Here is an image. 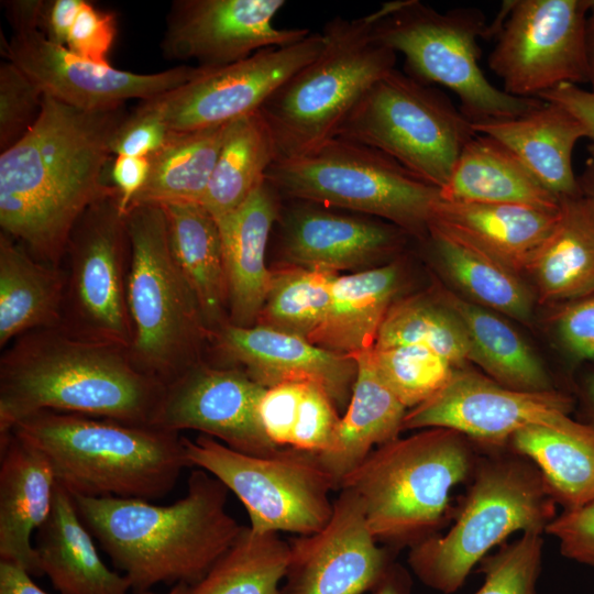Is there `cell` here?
Wrapping results in <instances>:
<instances>
[{
	"label": "cell",
	"instance_id": "cell-1",
	"mask_svg": "<svg viewBox=\"0 0 594 594\" xmlns=\"http://www.w3.org/2000/svg\"><path fill=\"white\" fill-rule=\"evenodd\" d=\"M128 114L125 103L84 110L44 96L34 125L0 154L1 232L62 267L79 218L118 193L109 180L112 142Z\"/></svg>",
	"mask_w": 594,
	"mask_h": 594
},
{
	"label": "cell",
	"instance_id": "cell-2",
	"mask_svg": "<svg viewBox=\"0 0 594 594\" xmlns=\"http://www.w3.org/2000/svg\"><path fill=\"white\" fill-rule=\"evenodd\" d=\"M164 392L125 348L62 327L32 330L1 354L0 433L46 410L154 426Z\"/></svg>",
	"mask_w": 594,
	"mask_h": 594
},
{
	"label": "cell",
	"instance_id": "cell-3",
	"mask_svg": "<svg viewBox=\"0 0 594 594\" xmlns=\"http://www.w3.org/2000/svg\"><path fill=\"white\" fill-rule=\"evenodd\" d=\"M229 490L201 469L170 505L73 495L76 509L135 594L157 584L194 585L232 548L245 526L227 512Z\"/></svg>",
	"mask_w": 594,
	"mask_h": 594
},
{
	"label": "cell",
	"instance_id": "cell-4",
	"mask_svg": "<svg viewBox=\"0 0 594 594\" xmlns=\"http://www.w3.org/2000/svg\"><path fill=\"white\" fill-rule=\"evenodd\" d=\"M11 431L45 455L72 495L158 499L190 468L183 436L155 426L46 410Z\"/></svg>",
	"mask_w": 594,
	"mask_h": 594
},
{
	"label": "cell",
	"instance_id": "cell-5",
	"mask_svg": "<svg viewBox=\"0 0 594 594\" xmlns=\"http://www.w3.org/2000/svg\"><path fill=\"white\" fill-rule=\"evenodd\" d=\"M475 464L465 436L427 428L375 448L340 490L358 495L377 541L413 547L433 536L448 515L451 491Z\"/></svg>",
	"mask_w": 594,
	"mask_h": 594
},
{
	"label": "cell",
	"instance_id": "cell-6",
	"mask_svg": "<svg viewBox=\"0 0 594 594\" xmlns=\"http://www.w3.org/2000/svg\"><path fill=\"white\" fill-rule=\"evenodd\" d=\"M372 23V13L329 20L320 53L260 108L276 162L306 156L336 138L363 95L395 69L397 54L373 37Z\"/></svg>",
	"mask_w": 594,
	"mask_h": 594
},
{
	"label": "cell",
	"instance_id": "cell-7",
	"mask_svg": "<svg viewBox=\"0 0 594 594\" xmlns=\"http://www.w3.org/2000/svg\"><path fill=\"white\" fill-rule=\"evenodd\" d=\"M127 224L128 353L140 372L167 386L201 361L210 332L172 252L163 206H131Z\"/></svg>",
	"mask_w": 594,
	"mask_h": 594
},
{
	"label": "cell",
	"instance_id": "cell-8",
	"mask_svg": "<svg viewBox=\"0 0 594 594\" xmlns=\"http://www.w3.org/2000/svg\"><path fill=\"white\" fill-rule=\"evenodd\" d=\"M473 482L455 520L443 536L410 547L408 564L428 587L457 592L473 566L516 531L544 532L557 516L549 486L538 468L519 455L476 461Z\"/></svg>",
	"mask_w": 594,
	"mask_h": 594
},
{
	"label": "cell",
	"instance_id": "cell-9",
	"mask_svg": "<svg viewBox=\"0 0 594 594\" xmlns=\"http://www.w3.org/2000/svg\"><path fill=\"white\" fill-rule=\"evenodd\" d=\"M372 15L373 37L405 57L408 75L454 92L472 123L512 119L541 105L539 98L514 97L485 77L477 40L485 37L487 24L479 9L439 12L418 0H396Z\"/></svg>",
	"mask_w": 594,
	"mask_h": 594
},
{
	"label": "cell",
	"instance_id": "cell-10",
	"mask_svg": "<svg viewBox=\"0 0 594 594\" xmlns=\"http://www.w3.org/2000/svg\"><path fill=\"white\" fill-rule=\"evenodd\" d=\"M266 180L284 199L305 200L386 220L425 238L440 189L386 154L336 136L312 153L275 162Z\"/></svg>",
	"mask_w": 594,
	"mask_h": 594
},
{
	"label": "cell",
	"instance_id": "cell-11",
	"mask_svg": "<svg viewBox=\"0 0 594 594\" xmlns=\"http://www.w3.org/2000/svg\"><path fill=\"white\" fill-rule=\"evenodd\" d=\"M475 134L447 96L395 68L363 95L337 136L375 148L442 189Z\"/></svg>",
	"mask_w": 594,
	"mask_h": 594
},
{
	"label": "cell",
	"instance_id": "cell-12",
	"mask_svg": "<svg viewBox=\"0 0 594 594\" xmlns=\"http://www.w3.org/2000/svg\"><path fill=\"white\" fill-rule=\"evenodd\" d=\"M183 442L190 468L205 470L235 494L253 531L306 536L329 522L330 492L337 488L317 453L284 447L270 455H251L206 435L183 437Z\"/></svg>",
	"mask_w": 594,
	"mask_h": 594
},
{
	"label": "cell",
	"instance_id": "cell-13",
	"mask_svg": "<svg viewBox=\"0 0 594 594\" xmlns=\"http://www.w3.org/2000/svg\"><path fill=\"white\" fill-rule=\"evenodd\" d=\"M61 327L84 339L129 350L132 329L127 304L130 240L118 193L91 205L66 246Z\"/></svg>",
	"mask_w": 594,
	"mask_h": 594
},
{
	"label": "cell",
	"instance_id": "cell-14",
	"mask_svg": "<svg viewBox=\"0 0 594 594\" xmlns=\"http://www.w3.org/2000/svg\"><path fill=\"white\" fill-rule=\"evenodd\" d=\"M587 12L582 0L509 1L487 59L503 90L539 98L562 84L588 81Z\"/></svg>",
	"mask_w": 594,
	"mask_h": 594
},
{
	"label": "cell",
	"instance_id": "cell-15",
	"mask_svg": "<svg viewBox=\"0 0 594 594\" xmlns=\"http://www.w3.org/2000/svg\"><path fill=\"white\" fill-rule=\"evenodd\" d=\"M323 46L320 33L283 47L258 51L219 68H204L194 79L150 99L172 132L227 125L257 112L292 75L312 61Z\"/></svg>",
	"mask_w": 594,
	"mask_h": 594
},
{
	"label": "cell",
	"instance_id": "cell-16",
	"mask_svg": "<svg viewBox=\"0 0 594 594\" xmlns=\"http://www.w3.org/2000/svg\"><path fill=\"white\" fill-rule=\"evenodd\" d=\"M573 405L560 391H517L463 367L436 395L407 410L403 430L448 428L472 441L504 447L526 427L561 424Z\"/></svg>",
	"mask_w": 594,
	"mask_h": 594
},
{
	"label": "cell",
	"instance_id": "cell-17",
	"mask_svg": "<svg viewBox=\"0 0 594 594\" xmlns=\"http://www.w3.org/2000/svg\"><path fill=\"white\" fill-rule=\"evenodd\" d=\"M6 61L42 90L68 106L98 110L158 97L197 77L204 67L177 66L153 74L118 69L87 61L48 41L41 31L15 33L1 47Z\"/></svg>",
	"mask_w": 594,
	"mask_h": 594
},
{
	"label": "cell",
	"instance_id": "cell-18",
	"mask_svg": "<svg viewBox=\"0 0 594 594\" xmlns=\"http://www.w3.org/2000/svg\"><path fill=\"white\" fill-rule=\"evenodd\" d=\"M358 495L341 488L329 522L319 531L292 538L280 594H364L394 564L377 544Z\"/></svg>",
	"mask_w": 594,
	"mask_h": 594
},
{
	"label": "cell",
	"instance_id": "cell-19",
	"mask_svg": "<svg viewBox=\"0 0 594 594\" xmlns=\"http://www.w3.org/2000/svg\"><path fill=\"white\" fill-rule=\"evenodd\" d=\"M265 391L240 367L201 360L165 386L154 426L178 433L200 431L235 451L270 455L279 447L267 438L258 418Z\"/></svg>",
	"mask_w": 594,
	"mask_h": 594
},
{
	"label": "cell",
	"instance_id": "cell-20",
	"mask_svg": "<svg viewBox=\"0 0 594 594\" xmlns=\"http://www.w3.org/2000/svg\"><path fill=\"white\" fill-rule=\"evenodd\" d=\"M284 0H177L170 6L161 48L168 59L219 68L254 53L295 44L310 31L283 29L274 19Z\"/></svg>",
	"mask_w": 594,
	"mask_h": 594
},
{
	"label": "cell",
	"instance_id": "cell-21",
	"mask_svg": "<svg viewBox=\"0 0 594 594\" xmlns=\"http://www.w3.org/2000/svg\"><path fill=\"white\" fill-rule=\"evenodd\" d=\"M282 205L279 250L288 265L337 274L366 267L395 253L406 233L360 213H342L319 204L290 199Z\"/></svg>",
	"mask_w": 594,
	"mask_h": 594
},
{
	"label": "cell",
	"instance_id": "cell-22",
	"mask_svg": "<svg viewBox=\"0 0 594 594\" xmlns=\"http://www.w3.org/2000/svg\"><path fill=\"white\" fill-rule=\"evenodd\" d=\"M210 340L229 366H241L260 385L312 383L330 396L340 413L346 410L358 374L354 355L331 352L262 326L226 323Z\"/></svg>",
	"mask_w": 594,
	"mask_h": 594
},
{
	"label": "cell",
	"instance_id": "cell-23",
	"mask_svg": "<svg viewBox=\"0 0 594 594\" xmlns=\"http://www.w3.org/2000/svg\"><path fill=\"white\" fill-rule=\"evenodd\" d=\"M45 455L13 431L0 433V560L42 576L31 538L47 519L56 486Z\"/></svg>",
	"mask_w": 594,
	"mask_h": 594
},
{
	"label": "cell",
	"instance_id": "cell-24",
	"mask_svg": "<svg viewBox=\"0 0 594 594\" xmlns=\"http://www.w3.org/2000/svg\"><path fill=\"white\" fill-rule=\"evenodd\" d=\"M282 196L265 180L237 210L218 222L228 287L229 323L253 327L264 305L271 273L265 263Z\"/></svg>",
	"mask_w": 594,
	"mask_h": 594
},
{
	"label": "cell",
	"instance_id": "cell-25",
	"mask_svg": "<svg viewBox=\"0 0 594 594\" xmlns=\"http://www.w3.org/2000/svg\"><path fill=\"white\" fill-rule=\"evenodd\" d=\"M558 218L559 209L441 198L428 229L464 242L521 274L552 232Z\"/></svg>",
	"mask_w": 594,
	"mask_h": 594
},
{
	"label": "cell",
	"instance_id": "cell-26",
	"mask_svg": "<svg viewBox=\"0 0 594 594\" xmlns=\"http://www.w3.org/2000/svg\"><path fill=\"white\" fill-rule=\"evenodd\" d=\"M92 538L73 495L57 482L51 513L35 532L42 574L61 594H129L130 581L103 563Z\"/></svg>",
	"mask_w": 594,
	"mask_h": 594
},
{
	"label": "cell",
	"instance_id": "cell-27",
	"mask_svg": "<svg viewBox=\"0 0 594 594\" xmlns=\"http://www.w3.org/2000/svg\"><path fill=\"white\" fill-rule=\"evenodd\" d=\"M473 130L508 147L559 199L582 193L572 167L576 142L587 138L583 125L561 106L543 101L512 119L472 123Z\"/></svg>",
	"mask_w": 594,
	"mask_h": 594
},
{
	"label": "cell",
	"instance_id": "cell-28",
	"mask_svg": "<svg viewBox=\"0 0 594 594\" xmlns=\"http://www.w3.org/2000/svg\"><path fill=\"white\" fill-rule=\"evenodd\" d=\"M372 349L354 355L358 374L350 403L329 448L317 453L337 491L375 448L399 438L408 410L376 371Z\"/></svg>",
	"mask_w": 594,
	"mask_h": 594
},
{
	"label": "cell",
	"instance_id": "cell-29",
	"mask_svg": "<svg viewBox=\"0 0 594 594\" xmlns=\"http://www.w3.org/2000/svg\"><path fill=\"white\" fill-rule=\"evenodd\" d=\"M525 273L541 304L561 305L594 294V198H560L559 218Z\"/></svg>",
	"mask_w": 594,
	"mask_h": 594
},
{
	"label": "cell",
	"instance_id": "cell-30",
	"mask_svg": "<svg viewBox=\"0 0 594 594\" xmlns=\"http://www.w3.org/2000/svg\"><path fill=\"white\" fill-rule=\"evenodd\" d=\"M397 262L337 275L326 318L311 338L314 344L356 355L374 348L382 322L402 287Z\"/></svg>",
	"mask_w": 594,
	"mask_h": 594
},
{
	"label": "cell",
	"instance_id": "cell-31",
	"mask_svg": "<svg viewBox=\"0 0 594 594\" xmlns=\"http://www.w3.org/2000/svg\"><path fill=\"white\" fill-rule=\"evenodd\" d=\"M440 195L449 201L560 207V199L508 147L480 133L463 147Z\"/></svg>",
	"mask_w": 594,
	"mask_h": 594
},
{
	"label": "cell",
	"instance_id": "cell-32",
	"mask_svg": "<svg viewBox=\"0 0 594 594\" xmlns=\"http://www.w3.org/2000/svg\"><path fill=\"white\" fill-rule=\"evenodd\" d=\"M162 206L172 252L211 336L229 323L228 287L218 222L199 202Z\"/></svg>",
	"mask_w": 594,
	"mask_h": 594
},
{
	"label": "cell",
	"instance_id": "cell-33",
	"mask_svg": "<svg viewBox=\"0 0 594 594\" xmlns=\"http://www.w3.org/2000/svg\"><path fill=\"white\" fill-rule=\"evenodd\" d=\"M65 272L0 234V348L36 329L61 327Z\"/></svg>",
	"mask_w": 594,
	"mask_h": 594
},
{
	"label": "cell",
	"instance_id": "cell-34",
	"mask_svg": "<svg viewBox=\"0 0 594 594\" xmlns=\"http://www.w3.org/2000/svg\"><path fill=\"white\" fill-rule=\"evenodd\" d=\"M531 461L564 510L594 501V428L568 417L556 426H530L508 444Z\"/></svg>",
	"mask_w": 594,
	"mask_h": 594
},
{
	"label": "cell",
	"instance_id": "cell-35",
	"mask_svg": "<svg viewBox=\"0 0 594 594\" xmlns=\"http://www.w3.org/2000/svg\"><path fill=\"white\" fill-rule=\"evenodd\" d=\"M435 294L457 315L468 336L472 363L506 387L524 392L554 389L534 349L503 318L455 293L437 288Z\"/></svg>",
	"mask_w": 594,
	"mask_h": 594
},
{
	"label": "cell",
	"instance_id": "cell-36",
	"mask_svg": "<svg viewBox=\"0 0 594 594\" xmlns=\"http://www.w3.org/2000/svg\"><path fill=\"white\" fill-rule=\"evenodd\" d=\"M424 239L439 267L466 299L522 323L531 321L535 294L519 273L436 229H428Z\"/></svg>",
	"mask_w": 594,
	"mask_h": 594
},
{
	"label": "cell",
	"instance_id": "cell-37",
	"mask_svg": "<svg viewBox=\"0 0 594 594\" xmlns=\"http://www.w3.org/2000/svg\"><path fill=\"white\" fill-rule=\"evenodd\" d=\"M272 134L254 112L229 123L201 205L219 219L241 207L276 162Z\"/></svg>",
	"mask_w": 594,
	"mask_h": 594
},
{
	"label": "cell",
	"instance_id": "cell-38",
	"mask_svg": "<svg viewBox=\"0 0 594 594\" xmlns=\"http://www.w3.org/2000/svg\"><path fill=\"white\" fill-rule=\"evenodd\" d=\"M228 125L189 132H172L166 144L150 157L151 167L147 180L131 206L169 202L200 204Z\"/></svg>",
	"mask_w": 594,
	"mask_h": 594
},
{
	"label": "cell",
	"instance_id": "cell-39",
	"mask_svg": "<svg viewBox=\"0 0 594 594\" xmlns=\"http://www.w3.org/2000/svg\"><path fill=\"white\" fill-rule=\"evenodd\" d=\"M419 344L455 369L472 362L471 346L457 315L435 293L396 299L380 328L374 348Z\"/></svg>",
	"mask_w": 594,
	"mask_h": 594
},
{
	"label": "cell",
	"instance_id": "cell-40",
	"mask_svg": "<svg viewBox=\"0 0 594 594\" xmlns=\"http://www.w3.org/2000/svg\"><path fill=\"white\" fill-rule=\"evenodd\" d=\"M289 542L245 526L232 548L187 594H280Z\"/></svg>",
	"mask_w": 594,
	"mask_h": 594
},
{
	"label": "cell",
	"instance_id": "cell-41",
	"mask_svg": "<svg viewBox=\"0 0 594 594\" xmlns=\"http://www.w3.org/2000/svg\"><path fill=\"white\" fill-rule=\"evenodd\" d=\"M337 275L288 264L272 271L255 326L310 341L326 318Z\"/></svg>",
	"mask_w": 594,
	"mask_h": 594
},
{
	"label": "cell",
	"instance_id": "cell-42",
	"mask_svg": "<svg viewBox=\"0 0 594 594\" xmlns=\"http://www.w3.org/2000/svg\"><path fill=\"white\" fill-rule=\"evenodd\" d=\"M371 355L382 380L408 410L436 395L457 370L447 359L419 344L373 348Z\"/></svg>",
	"mask_w": 594,
	"mask_h": 594
},
{
	"label": "cell",
	"instance_id": "cell-43",
	"mask_svg": "<svg viewBox=\"0 0 594 594\" xmlns=\"http://www.w3.org/2000/svg\"><path fill=\"white\" fill-rule=\"evenodd\" d=\"M541 558V534L524 532L482 562L484 581L473 594H537Z\"/></svg>",
	"mask_w": 594,
	"mask_h": 594
},
{
	"label": "cell",
	"instance_id": "cell-44",
	"mask_svg": "<svg viewBox=\"0 0 594 594\" xmlns=\"http://www.w3.org/2000/svg\"><path fill=\"white\" fill-rule=\"evenodd\" d=\"M44 94L9 61L0 65V148L6 151L37 121Z\"/></svg>",
	"mask_w": 594,
	"mask_h": 594
},
{
	"label": "cell",
	"instance_id": "cell-45",
	"mask_svg": "<svg viewBox=\"0 0 594 594\" xmlns=\"http://www.w3.org/2000/svg\"><path fill=\"white\" fill-rule=\"evenodd\" d=\"M339 413L330 396L320 386L307 383L289 447L312 453L326 451L339 425Z\"/></svg>",
	"mask_w": 594,
	"mask_h": 594
},
{
	"label": "cell",
	"instance_id": "cell-46",
	"mask_svg": "<svg viewBox=\"0 0 594 594\" xmlns=\"http://www.w3.org/2000/svg\"><path fill=\"white\" fill-rule=\"evenodd\" d=\"M117 35L114 13L82 0L69 29L66 45L70 52L96 64H110L109 53Z\"/></svg>",
	"mask_w": 594,
	"mask_h": 594
},
{
	"label": "cell",
	"instance_id": "cell-47",
	"mask_svg": "<svg viewBox=\"0 0 594 594\" xmlns=\"http://www.w3.org/2000/svg\"><path fill=\"white\" fill-rule=\"evenodd\" d=\"M170 135L172 131L160 111L150 100H144L118 129L112 153L114 156L151 157L166 144Z\"/></svg>",
	"mask_w": 594,
	"mask_h": 594
},
{
	"label": "cell",
	"instance_id": "cell-48",
	"mask_svg": "<svg viewBox=\"0 0 594 594\" xmlns=\"http://www.w3.org/2000/svg\"><path fill=\"white\" fill-rule=\"evenodd\" d=\"M307 383L289 382L266 388L258 418L267 438L277 447H289L299 404Z\"/></svg>",
	"mask_w": 594,
	"mask_h": 594
},
{
	"label": "cell",
	"instance_id": "cell-49",
	"mask_svg": "<svg viewBox=\"0 0 594 594\" xmlns=\"http://www.w3.org/2000/svg\"><path fill=\"white\" fill-rule=\"evenodd\" d=\"M552 321L572 356L594 362V294L558 305Z\"/></svg>",
	"mask_w": 594,
	"mask_h": 594
},
{
	"label": "cell",
	"instance_id": "cell-50",
	"mask_svg": "<svg viewBox=\"0 0 594 594\" xmlns=\"http://www.w3.org/2000/svg\"><path fill=\"white\" fill-rule=\"evenodd\" d=\"M544 532L559 540L562 556L594 566V501L563 510L548 524Z\"/></svg>",
	"mask_w": 594,
	"mask_h": 594
},
{
	"label": "cell",
	"instance_id": "cell-51",
	"mask_svg": "<svg viewBox=\"0 0 594 594\" xmlns=\"http://www.w3.org/2000/svg\"><path fill=\"white\" fill-rule=\"evenodd\" d=\"M150 157L118 155L111 162L109 180L118 191L121 210H128L145 185L150 174Z\"/></svg>",
	"mask_w": 594,
	"mask_h": 594
},
{
	"label": "cell",
	"instance_id": "cell-52",
	"mask_svg": "<svg viewBox=\"0 0 594 594\" xmlns=\"http://www.w3.org/2000/svg\"><path fill=\"white\" fill-rule=\"evenodd\" d=\"M539 99L553 102L569 111L585 129L587 138L594 141V91L574 84H562L542 95Z\"/></svg>",
	"mask_w": 594,
	"mask_h": 594
},
{
	"label": "cell",
	"instance_id": "cell-53",
	"mask_svg": "<svg viewBox=\"0 0 594 594\" xmlns=\"http://www.w3.org/2000/svg\"><path fill=\"white\" fill-rule=\"evenodd\" d=\"M82 0L46 1L41 32L57 45L65 46L69 29Z\"/></svg>",
	"mask_w": 594,
	"mask_h": 594
},
{
	"label": "cell",
	"instance_id": "cell-54",
	"mask_svg": "<svg viewBox=\"0 0 594 594\" xmlns=\"http://www.w3.org/2000/svg\"><path fill=\"white\" fill-rule=\"evenodd\" d=\"M6 14L14 34L41 31L46 1L11 0L3 2Z\"/></svg>",
	"mask_w": 594,
	"mask_h": 594
},
{
	"label": "cell",
	"instance_id": "cell-55",
	"mask_svg": "<svg viewBox=\"0 0 594 594\" xmlns=\"http://www.w3.org/2000/svg\"><path fill=\"white\" fill-rule=\"evenodd\" d=\"M22 566L0 560V594H47Z\"/></svg>",
	"mask_w": 594,
	"mask_h": 594
},
{
	"label": "cell",
	"instance_id": "cell-56",
	"mask_svg": "<svg viewBox=\"0 0 594 594\" xmlns=\"http://www.w3.org/2000/svg\"><path fill=\"white\" fill-rule=\"evenodd\" d=\"M410 579L407 572L397 564H393L383 580L370 594H409Z\"/></svg>",
	"mask_w": 594,
	"mask_h": 594
},
{
	"label": "cell",
	"instance_id": "cell-57",
	"mask_svg": "<svg viewBox=\"0 0 594 594\" xmlns=\"http://www.w3.org/2000/svg\"><path fill=\"white\" fill-rule=\"evenodd\" d=\"M581 400L587 424L594 428V372L586 375L581 387Z\"/></svg>",
	"mask_w": 594,
	"mask_h": 594
},
{
	"label": "cell",
	"instance_id": "cell-58",
	"mask_svg": "<svg viewBox=\"0 0 594 594\" xmlns=\"http://www.w3.org/2000/svg\"><path fill=\"white\" fill-rule=\"evenodd\" d=\"M586 43L588 61V82L594 91V9H590L586 22Z\"/></svg>",
	"mask_w": 594,
	"mask_h": 594
},
{
	"label": "cell",
	"instance_id": "cell-59",
	"mask_svg": "<svg viewBox=\"0 0 594 594\" xmlns=\"http://www.w3.org/2000/svg\"><path fill=\"white\" fill-rule=\"evenodd\" d=\"M582 191L594 198V169L588 167L580 182Z\"/></svg>",
	"mask_w": 594,
	"mask_h": 594
},
{
	"label": "cell",
	"instance_id": "cell-60",
	"mask_svg": "<svg viewBox=\"0 0 594 594\" xmlns=\"http://www.w3.org/2000/svg\"><path fill=\"white\" fill-rule=\"evenodd\" d=\"M188 588H189V585L184 584V583H179V584H176V585L172 586V588L165 594H187ZM144 594H157V593H154V592L150 591V592H146Z\"/></svg>",
	"mask_w": 594,
	"mask_h": 594
},
{
	"label": "cell",
	"instance_id": "cell-61",
	"mask_svg": "<svg viewBox=\"0 0 594 594\" xmlns=\"http://www.w3.org/2000/svg\"><path fill=\"white\" fill-rule=\"evenodd\" d=\"M588 151H590L591 157L587 165L588 167L594 169V144L588 148Z\"/></svg>",
	"mask_w": 594,
	"mask_h": 594
},
{
	"label": "cell",
	"instance_id": "cell-62",
	"mask_svg": "<svg viewBox=\"0 0 594 594\" xmlns=\"http://www.w3.org/2000/svg\"><path fill=\"white\" fill-rule=\"evenodd\" d=\"M588 8L594 9V0L587 1Z\"/></svg>",
	"mask_w": 594,
	"mask_h": 594
}]
</instances>
